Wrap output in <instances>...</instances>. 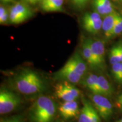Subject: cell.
<instances>
[{
  "instance_id": "obj_22",
  "label": "cell",
  "mask_w": 122,
  "mask_h": 122,
  "mask_svg": "<svg viewBox=\"0 0 122 122\" xmlns=\"http://www.w3.org/2000/svg\"><path fill=\"white\" fill-rule=\"evenodd\" d=\"M9 19V13L6 10V9L1 5L0 7V23L4 24L7 22V19Z\"/></svg>"
},
{
  "instance_id": "obj_18",
  "label": "cell",
  "mask_w": 122,
  "mask_h": 122,
  "mask_svg": "<svg viewBox=\"0 0 122 122\" xmlns=\"http://www.w3.org/2000/svg\"><path fill=\"white\" fill-rule=\"evenodd\" d=\"M63 5V0H42L41 2L42 9L47 12L62 11Z\"/></svg>"
},
{
  "instance_id": "obj_9",
  "label": "cell",
  "mask_w": 122,
  "mask_h": 122,
  "mask_svg": "<svg viewBox=\"0 0 122 122\" xmlns=\"http://www.w3.org/2000/svg\"><path fill=\"white\" fill-rule=\"evenodd\" d=\"M92 51L97 63L98 69L104 70L105 68V49L102 41L98 39H88Z\"/></svg>"
},
{
  "instance_id": "obj_20",
  "label": "cell",
  "mask_w": 122,
  "mask_h": 122,
  "mask_svg": "<svg viewBox=\"0 0 122 122\" xmlns=\"http://www.w3.org/2000/svg\"><path fill=\"white\" fill-rule=\"evenodd\" d=\"M122 33V15L118 14L113 30L111 32L110 38L118 36Z\"/></svg>"
},
{
  "instance_id": "obj_17",
  "label": "cell",
  "mask_w": 122,
  "mask_h": 122,
  "mask_svg": "<svg viewBox=\"0 0 122 122\" xmlns=\"http://www.w3.org/2000/svg\"><path fill=\"white\" fill-rule=\"evenodd\" d=\"M98 84L100 94L106 97L112 96L114 93V88L105 76L102 75L98 76Z\"/></svg>"
},
{
  "instance_id": "obj_25",
  "label": "cell",
  "mask_w": 122,
  "mask_h": 122,
  "mask_svg": "<svg viewBox=\"0 0 122 122\" xmlns=\"http://www.w3.org/2000/svg\"><path fill=\"white\" fill-rule=\"evenodd\" d=\"M27 2L28 4H32V5H35L39 2H41L42 0H25Z\"/></svg>"
},
{
  "instance_id": "obj_5",
  "label": "cell",
  "mask_w": 122,
  "mask_h": 122,
  "mask_svg": "<svg viewBox=\"0 0 122 122\" xmlns=\"http://www.w3.org/2000/svg\"><path fill=\"white\" fill-rule=\"evenodd\" d=\"M55 93L58 98L64 101H76L81 96V91L74 84L61 81L55 86Z\"/></svg>"
},
{
  "instance_id": "obj_6",
  "label": "cell",
  "mask_w": 122,
  "mask_h": 122,
  "mask_svg": "<svg viewBox=\"0 0 122 122\" xmlns=\"http://www.w3.org/2000/svg\"><path fill=\"white\" fill-rule=\"evenodd\" d=\"M33 13L27 5L18 2L11 7L9 12V21L12 24L22 23L30 18Z\"/></svg>"
},
{
  "instance_id": "obj_11",
  "label": "cell",
  "mask_w": 122,
  "mask_h": 122,
  "mask_svg": "<svg viewBox=\"0 0 122 122\" xmlns=\"http://www.w3.org/2000/svg\"><path fill=\"white\" fill-rule=\"evenodd\" d=\"M58 111L61 117L66 120L76 117L80 114L79 105L76 101H64L59 107Z\"/></svg>"
},
{
  "instance_id": "obj_10",
  "label": "cell",
  "mask_w": 122,
  "mask_h": 122,
  "mask_svg": "<svg viewBox=\"0 0 122 122\" xmlns=\"http://www.w3.org/2000/svg\"><path fill=\"white\" fill-rule=\"evenodd\" d=\"M88 64L78 53H75L65 63L63 67L73 70L84 77L88 74Z\"/></svg>"
},
{
  "instance_id": "obj_27",
  "label": "cell",
  "mask_w": 122,
  "mask_h": 122,
  "mask_svg": "<svg viewBox=\"0 0 122 122\" xmlns=\"http://www.w3.org/2000/svg\"><path fill=\"white\" fill-rule=\"evenodd\" d=\"M118 83L120 84H122V62H121V68H120V77L119 79Z\"/></svg>"
},
{
  "instance_id": "obj_23",
  "label": "cell",
  "mask_w": 122,
  "mask_h": 122,
  "mask_svg": "<svg viewBox=\"0 0 122 122\" xmlns=\"http://www.w3.org/2000/svg\"><path fill=\"white\" fill-rule=\"evenodd\" d=\"M1 122H23V117L20 115L13 116L10 118L2 119Z\"/></svg>"
},
{
  "instance_id": "obj_8",
  "label": "cell",
  "mask_w": 122,
  "mask_h": 122,
  "mask_svg": "<svg viewBox=\"0 0 122 122\" xmlns=\"http://www.w3.org/2000/svg\"><path fill=\"white\" fill-rule=\"evenodd\" d=\"M83 106L81 110L78 122H101V117L93 106L86 98H82Z\"/></svg>"
},
{
  "instance_id": "obj_21",
  "label": "cell",
  "mask_w": 122,
  "mask_h": 122,
  "mask_svg": "<svg viewBox=\"0 0 122 122\" xmlns=\"http://www.w3.org/2000/svg\"><path fill=\"white\" fill-rule=\"evenodd\" d=\"M120 68H121V62L118 63H115L112 65L111 68V72L114 78L117 82L118 81L120 77Z\"/></svg>"
},
{
  "instance_id": "obj_3",
  "label": "cell",
  "mask_w": 122,
  "mask_h": 122,
  "mask_svg": "<svg viewBox=\"0 0 122 122\" xmlns=\"http://www.w3.org/2000/svg\"><path fill=\"white\" fill-rule=\"evenodd\" d=\"M21 98L10 90L1 88L0 91V114H8L14 111L20 106Z\"/></svg>"
},
{
  "instance_id": "obj_4",
  "label": "cell",
  "mask_w": 122,
  "mask_h": 122,
  "mask_svg": "<svg viewBox=\"0 0 122 122\" xmlns=\"http://www.w3.org/2000/svg\"><path fill=\"white\" fill-rule=\"evenodd\" d=\"M90 100L94 109L99 115L105 121L110 119L113 114V106L109 99L100 94H91Z\"/></svg>"
},
{
  "instance_id": "obj_15",
  "label": "cell",
  "mask_w": 122,
  "mask_h": 122,
  "mask_svg": "<svg viewBox=\"0 0 122 122\" xmlns=\"http://www.w3.org/2000/svg\"><path fill=\"white\" fill-rule=\"evenodd\" d=\"M81 55L85 62H86V63L91 67L94 68V69H98L97 63H96L93 55L88 39L84 40L83 43H82Z\"/></svg>"
},
{
  "instance_id": "obj_16",
  "label": "cell",
  "mask_w": 122,
  "mask_h": 122,
  "mask_svg": "<svg viewBox=\"0 0 122 122\" xmlns=\"http://www.w3.org/2000/svg\"><path fill=\"white\" fill-rule=\"evenodd\" d=\"M98 80V76L93 74H87L83 78L81 83L84 86L89 90L92 93L100 94Z\"/></svg>"
},
{
  "instance_id": "obj_28",
  "label": "cell",
  "mask_w": 122,
  "mask_h": 122,
  "mask_svg": "<svg viewBox=\"0 0 122 122\" xmlns=\"http://www.w3.org/2000/svg\"><path fill=\"white\" fill-rule=\"evenodd\" d=\"M116 105H117V107L120 110L122 111V102H116Z\"/></svg>"
},
{
  "instance_id": "obj_1",
  "label": "cell",
  "mask_w": 122,
  "mask_h": 122,
  "mask_svg": "<svg viewBox=\"0 0 122 122\" xmlns=\"http://www.w3.org/2000/svg\"><path fill=\"white\" fill-rule=\"evenodd\" d=\"M11 84L15 90L24 95L40 94L47 89L45 79L30 69H24L16 73L12 79Z\"/></svg>"
},
{
  "instance_id": "obj_12",
  "label": "cell",
  "mask_w": 122,
  "mask_h": 122,
  "mask_svg": "<svg viewBox=\"0 0 122 122\" xmlns=\"http://www.w3.org/2000/svg\"><path fill=\"white\" fill-rule=\"evenodd\" d=\"M54 78L57 80L66 81L72 84H76L81 82L84 77L73 70L63 67L54 74Z\"/></svg>"
},
{
  "instance_id": "obj_19",
  "label": "cell",
  "mask_w": 122,
  "mask_h": 122,
  "mask_svg": "<svg viewBox=\"0 0 122 122\" xmlns=\"http://www.w3.org/2000/svg\"><path fill=\"white\" fill-rule=\"evenodd\" d=\"M109 62L111 65H114L115 63L122 62L119 53L117 45L112 47L109 53Z\"/></svg>"
},
{
  "instance_id": "obj_31",
  "label": "cell",
  "mask_w": 122,
  "mask_h": 122,
  "mask_svg": "<svg viewBox=\"0 0 122 122\" xmlns=\"http://www.w3.org/2000/svg\"><path fill=\"white\" fill-rule=\"evenodd\" d=\"M122 122V118L121 119H120V120H119L118 122Z\"/></svg>"
},
{
  "instance_id": "obj_14",
  "label": "cell",
  "mask_w": 122,
  "mask_h": 122,
  "mask_svg": "<svg viewBox=\"0 0 122 122\" xmlns=\"http://www.w3.org/2000/svg\"><path fill=\"white\" fill-rule=\"evenodd\" d=\"M118 14L116 11H114L109 15H106L104 19L102 20V29L107 39H110L111 32L115 25Z\"/></svg>"
},
{
  "instance_id": "obj_26",
  "label": "cell",
  "mask_w": 122,
  "mask_h": 122,
  "mask_svg": "<svg viewBox=\"0 0 122 122\" xmlns=\"http://www.w3.org/2000/svg\"><path fill=\"white\" fill-rule=\"evenodd\" d=\"M117 46H118L119 53L120 58H121V61L122 62V43L119 44L118 45H117Z\"/></svg>"
},
{
  "instance_id": "obj_13",
  "label": "cell",
  "mask_w": 122,
  "mask_h": 122,
  "mask_svg": "<svg viewBox=\"0 0 122 122\" xmlns=\"http://www.w3.org/2000/svg\"><path fill=\"white\" fill-rule=\"evenodd\" d=\"M93 6L95 11L101 16H105L115 11L110 0H94Z\"/></svg>"
},
{
  "instance_id": "obj_7",
  "label": "cell",
  "mask_w": 122,
  "mask_h": 122,
  "mask_svg": "<svg viewBox=\"0 0 122 122\" xmlns=\"http://www.w3.org/2000/svg\"><path fill=\"white\" fill-rule=\"evenodd\" d=\"M83 28L92 35L98 33L101 30L102 19L101 16L96 11L86 13L82 18Z\"/></svg>"
},
{
  "instance_id": "obj_24",
  "label": "cell",
  "mask_w": 122,
  "mask_h": 122,
  "mask_svg": "<svg viewBox=\"0 0 122 122\" xmlns=\"http://www.w3.org/2000/svg\"><path fill=\"white\" fill-rule=\"evenodd\" d=\"M89 0H72L74 5L77 7H83Z\"/></svg>"
},
{
  "instance_id": "obj_32",
  "label": "cell",
  "mask_w": 122,
  "mask_h": 122,
  "mask_svg": "<svg viewBox=\"0 0 122 122\" xmlns=\"http://www.w3.org/2000/svg\"><path fill=\"white\" fill-rule=\"evenodd\" d=\"M117 1H118L119 2L122 3V0H117Z\"/></svg>"
},
{
  "instance_id": "obj_29",
  "label": "cell",
  "mask_w": 122,
  "mask_h": 122,
  "mask_svg": "<svg viewBox=\"0 0 122 122\" xmlns=\"http://www.w3.org/2000/svg\"><path fill=\"white\" fill-rule=\"evenodd\" d=\"M117 102H122V94H120V95L118 96V98H117Z\"/></svg>"
},
{
  "instance_id": "obj_30",
  "label": "cell",
  "mask_w": 122,
  "mask_h": 122,
  "mask_svg": "<svg viewBox=\"0 0 122 122\" xmlns=\"http://www.w3.org/2000/svg\"><path fill=\"white\" fill-rule=\"evenodd\" d=\"M2 2H10V0H1Z\"/></svg>"
},
{
  "instance_id": "obj_2",
  "label": "cell",
  "mask_w": 122,
  "mask_h": 122,
  "mask_svg": "<svg viewBox=\"0 0 122 122\" xmlns=\"http://www.w3.org/2000/svg\"><path fill=\"white\" fill-rule=\"evenodd\" d=\"M57 106L50 97L42 96L36 99L30 110L31 122H51L56 115Z\"/></svg>"
},
{
  "instance_id": "obj_33",
  "label": "cell",
  "mask_w": 122,
  "mask_h": 122,
  "mask_svg": "<svg viewBox=\"0 0 122 122\" xmlns=\"http://www.w3.org/2000/svg\"><path fill=\"white\" fill-rule=\"evenodd\" d=\"M14 1V0H10V2H11V1Z\"/></svg>"
}]
</instances>
